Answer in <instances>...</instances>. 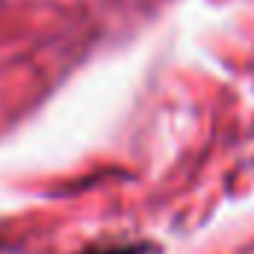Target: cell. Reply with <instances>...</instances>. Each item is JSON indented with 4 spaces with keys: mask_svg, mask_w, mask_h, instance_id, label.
Segmentation results:
<instances>
[{
    "mask_svg": "<svg viewBox=\"0 0 254 254\" xmlns=\"http://www.w3.org/2000/svg\"><path fill=\"white\" fill-rule=\"evenodd\" d=\"M80 254H157L154 243H127V246H107V249H86Z\"/></svg>",
    "mask_w": 254,
    "mask_h": 254,
    "instance_id": "6da1fadb",
    "label": "cell"
}]
</instances>
